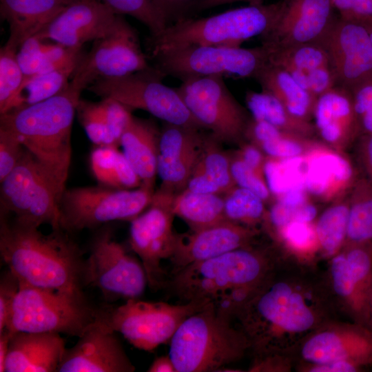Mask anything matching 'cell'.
Masks as SVG:
<instances>
[{
	"instance_id": "cell-61",
	"label": "cell",
	"mask_w": 372,
	"mask_h": 372,
	"mask_svg": "<svg viewBox=\"0 0 372 372\" xmlns=\"http://www.w3.org/2000/svg\"><path fill=\"white\" fill-rule=\"evenodd\" d=\"M367 327L372 332V289L369 300V320Z\"/></svg>"
},
{
	"instance_id": "cell-32",
	"label": "cell",
	"mask_w": 372,
	"mask_h": 372,
	"mask_svg": "<svg viewBox=\"0 0 372 372\" xmlns=\"http://www.w3.org/2000/svg\"><path fill=\"white\" fill-rule=\"evenodd\" d=\"M245 138L258 147L267 157L276 159L304 156L320 141L280 130L254 118L247 127Z\"/></svg>"
},
{
	"instance_id": "cell-49",
	"label": "cell",
	"mask_w": 372,
	"mask_h": 372,
	"mask_svg": "<svg viewBox=\"0 0 372 372\" xmlns=\"http://www.w3.org/2000/svg\"><path fill=\"white\" fill-rule=\"evenodd\" d=\"M24 149L17 136L0 125V181L17 165Z\"/></svg>"
},
{
	"instance_id": "cell-26",
	"label": "cell",
	"mask_w": 372,
	"mask_h": 372,
	"mask_svg": "<svg viewBox=\"0 0 372 372\" xmlns=\"http://www.w3.org/2000/svg\"><path fill=\"white\" fill-rule=\"evenodd\" d=\"M312 118L320 141L339 152H344L361 134L351 92L341 85L316 98Z\"/></svg>"
},
{
	"instance_id": "cell-34",
	"label": "cell",
	"mask_w": 372,
	"mask_h": 372,
	"mask_svg": "<svg viewBox=\"0 0 372 372\" xmlns=\"http://www.w3.org/2000/svg\"><path fill=\"white\" fill-rule=\"evenodd\" d=\"M247 107L254 119L265 121L276 128L308 138H314L313 123L293 115L278 99L262 90L248 91Z\"/></svg>"
},
{
	"instance_id": "cell-22",
	"label": "cell",
	"mask_w": 372,
	"mask_h": 372,
	"mask_svg": "<svg viewBox=\"0 0 372 372\" xmlns=\"http://www.w3.org/2000/svg\"><path fill=\"white\" fill-rule=\"evenodd\" d=\"M135 366L116 332L98 321L65 349L57 372H132Z\"/></svg>"
},
{
	"instance_id": "cell-8",
	"label": "cell",
	"mask_w": 372,
	"mask_h": 372,
	"mask_svg": "<svg viewBox=\"0 0 372 372\" xmlns=\"http://www.w3.org/2000/svg\"><path fill=\"white\" fill-rule=\"evenodd\" d=\"M152 65L165 76L182 81L196 77L255 79L269 63L263 45L253 48L220 45H188L151 54Z\"/></svg>"
},
{
	"instance_id": "cell-11",
	"label": "cell",
	"mask_w": 372,
	"mask_h": 372,
	"mask_svg": "<svg viewBox=\"0 0 372 372\" xmlns=\"http://www.w3.org/2000/svg\"><path fill=\"white\" fill-rule=\"evenodd\" d=\"M0 212L40 227L63 229L61 194L48 174L25 149L14 168L2 180Z\"/></svg>"
},
{
	"instance_id": "cell-43",
	"label": "cell",
	"mask_w": 372,
	"mask_h": 372,
	"mask_svg": "<svg viewBox=\"0 0 372 372\" xmlns=\"http://www.w3.org/2000/svg\"><path fill=\"white\" fill-rule=\"evenodd\" d=\"M76 114L87 137L96 146H119L109 130L100 101L95 103L81 99Z\"/></svg>"
},
{
	"instance_id": "cell-46",
	"label": "cell",
	"mask_w": 372,
	"mask_h": 372,
	"mask_svg": "<svg viewBox=\"0 0 372 372\" xmlns=\"http://www.w3.org/2000/svg\"><path fill=\"white\" fill-rule=\"evenodd\" d=\"M122 152L112 145L96 146L90 161L92 175L99 185L114 188Z\"/></svg>"
},
{
	"instance_id": "cell-50",
	"label": "cell",
	"mask_w": 372,
	"mask_h": 372,
	"mask_svg": "<svg viewBox=\"0 0 372 372\" xmlns=\"http://www.w3.org/2000/svg\"><path fill=\"white\" fill-rule=\"evenodd\" d=\"M109 130L119 145L121 137L133 118L130 108L111 98L100 101Z\"/></svg>"
},
{
	"instance_id": "cell-62",
	"label": "cell",
	"mask_w": 372,
	"mask_h": 372,
	"mask_svg": "<svg viewBox=\"0 0 372 372\" xmlns=\"http://www.w3.org/2000/svg\"><path fill=\"white\" fill-rule=\"evenodd\" d=\"M360 21H362L366 27L372 43V18L365 19L361 20Z\"/></svg>"
},
{
	"instance_id": "cell-45",
	"label": "cell",
	"mask_w": 372,
	"mask_h": 372,
	"mask_svg": "<svg viewBox=\"0 0 372 372\" xmlns=\"http://www.w3.org/2000/svg\"><path fill=\"white\" fill-rule=\"evenodd\" d=\"M52 44L33 36L26 39L18 48L17 56L24 79L45 72L49 68L50 51Z\"/></svg>"
},
{
	"instance_id": "cell-27",
	"label": "cell",
	"mask_w": 372,
	"mask_h": 372,
	"mask_svg": "<svg viewBox=\"0 0 372 372\" xmlns=\"http://www.w3.org/2000/svg\"><path fill=\"white\" fill-rule=\"evenodd\" d=\"M267 49L269 62L285 69L316 97L338 85L328 54L319 42Z\"/></svg>"
},
{
	"instance_id": "cell-19",
	"label": "cell",
	"mask_w": 372,
	"mask_h": 372,
	"mask_svg": "<svg viewBox=\"0 0 372 372\" xmlns=\"http://www.w3.org/2000/svg\"><path fill=\"white\" fill-rule=\"evenodd\" d=\"M319 43L328 54L338 85L351 89L372 75V43L362 21L336 17Z\"/></svg>"
},
{
	"instance_id": "cell-60",
	"label": "cell",
	"mask_w": 372,
	"mask_h": 372,
	"mask_svg": "<svg viewBox=\"0 0 372 372\" xmlns=\"http://www.w3.org/2000/svg\"><path fill=\"white\" fill-rule=\"evenodd\" d=\"M12 333L4 329L0 333V372H5V364Z\"/></svg>"
},
{
	"instance_id": "cell-52",
	"label": "cell",
	"mask_w": 372,
	"mask_h": 372,
	"mask_svg": "<svg viewBox=\"0 0 372 372\" xmlns=\"http://www.w3.org/2000/svg\"><path fill=\"white\" fill-rule=\"evenodd\" d=\"M339 17L361 21L372 18V0H331Z\"/></svg>"
},
{
	"instance_id": "cell-18",
	"label": "cell",
	"mask_w": 372,
	"mask_h": 372,
	"mask_svg": "<svg viewBox=\"0 0 372 372\" xmlns=\"http://www.w3.org/2000/svg\"><path fill=\"white\" fill-rule=\"evenodd\" d=\"M302 369L337 361L372 363V332L355 322L333 320L305 338L290 355Z\"/></svg>"
},
{
	"instance_id": "cell-2",
	"label": "cell",
	"mask_w": 372,
	"mask_h": 372,
	"mask_svg": "<svg viewBox=\"0 0 372 372\" xmlns=\"http://www.w3.org/2000/svg\"><path fill=\"white\" fill-rule=\"evenodd\" d=\"M63 229L49 234L0 213V254L19 284L85 296V260Z\"/></svg>"
},
{
	"instance_id": "cell-9",
	"label": "cell",
	"mask_w": 372,
	"mask_h": 372,
	"mask_svg": "<svg viewBox=\"0 0 372 372\" xmlns=\"http://www.w3.org/2000/svg\"><path fill=\"white\" fill-rule=\"evenodd\" d=\"M209 304L190 301L172 304L132 298L118 307L98 310L96 320L121 333L134 347L152 351L170 341L188 316Z\"/></svg>"
},
{
	"instance_id": "cell-28",
	"label": "cell",
	"mask_w": 372,
	"mask_h": 372,
	"mask_svg": "<svg viewBox=\"0 0 372 372\" xmlns=\"http://www.w3.org/2000/svg\"><path fill=\"white\" fill-rule=\"evenodd\" d=\"M65 349L59 333H12L5 372H57Z\"/></svg>"
},
{
	"instance_id": "cell-55",
	"label": "cell",
	"mask_w": 372,
	"mask_h": 372,
	"mask_svg": "<svg viewBox=\"0 0 372 372\" xmlns=\"http://www.w3.org/2000/svg\"><path fill=\"white\" fill-rule=\"evenodd\" d=\"M196 0H153L167 25L185 17Z\"/></svg>"
},
{
	"instance_id": "cell-39",
	"label": "cell",
	"mask_w": 372,
	"mask_h": 372,
	"mask_svg": "<svg viewBox=\"0 0 372 372\" xmlns=\"http://www.w3.org/2000/svg\"><path fill=\"white\" fill-rule=\"evenodd\" d=\"M269 234L276 242L297 257L320 253L314 222H293Z\"/></svg>"
},
{
	"instance_id": "cell-1",
	"label": "cell",
	"mask_w": 372,
	"mask_h": 372,
	"mask_svg": "<svg viewBox=\"0 0 372 372\" xmlns=\"http://www.w3.org/2000/svg\"><path fill=\"white\" fill-rule=\"evenodd\" d=\"M338 314L323 274L302 261H280L234 318L254 357H290L305 338L338 320Z\"/></svg>"
},
{
	"instance_id": "cell-42",
	"label": "cell",
	"mask_w": 372,
	"mask_h": 372,
	"mask_svg": "<svg viewBox=\"0 0 372 372\" xmlns=\"http://www.w3.org/2000/svg\"><path fill=\"white\" fill-rule=\"evenodd\" d=\"M118 15L132 17L144 24L150 37L160 34L167 26L153 0H99Z\"/></svg>"
},
{
	"instance_id": "cell-17",
	"label": "cell",
	"mask_w": 372,
	"mask_h": 372,
	"mask_svg": "<svg viewBox=\"0 0 372 372\" xmlns=\"http://www.w3.org/2000/svg\"><path fill=\"white\" fill-rule=\"evenodd\" d=\"M174 195L154 192L149 207L130 221V245L145 271L148 287L158 290L167 285L163 260L174 254L177 234L173 231L174 215L171 203Z\"/></svg>"
},
{
	"instance_id": "cell-58",
	"label": "cell",
	"mask_w": 372,
	"mask_h": 372,
	"mask_svg": "<svg viewBox=\"0 0 372 372\" xmlns=\"http://www.w3.org/2000/svg\"><path fill=\"white\" fill-rule=\"evenodd\" d=\"M240 1H247L249 3H260L263 1V0H196L191 6L189 10L192 9L195 12H201Z\"/></svg>"
},
{
	"instance_id": "cell-63",
	"label": "cell",
	"mask_w": 372,
	"mask_h": 372,
	"mask_svg": "<svg viewBox=\"0 0 372 372\" xmlns=\"http://www.w3.org/2000/svg\"><path fill=\"white\" fill-rule=\"evenodd\" d=\"M67 1H68L69 3H70L71 1H74V0H66Z\"/></svg>"
},
{
	"instance_id": "cell-7",
	"label": "cell",
	"mask_w": 372,
	"mask_h": 372,
	"mask_svg": "<svg viewBox=\"0 0 372 372\" xmlns=\"http://www.w3.org/2000/svg\"><path fill=\"white\" fill-rule=\"evenodd\" d=\"M97 312L85 296L19 284L5 329L79 338L95 322Z\"/></svg>"
},
{
	"instance_id": "cell-36",
	"label": "cell",
	"mask_w": 372,
	"mask_h": 372,
	"mask_svg": "<svg viewBox=\"0 0 372 372\" xmlns=\"http://www.w3.org/2000/svg\"><path fill=\"white\" fill-rule=\"evenodd\" d=\"M349 199L347 194L335 200L314 221L320 253L331 258L344 247L347 238Z\"/></svg>"
},
{
	"instance_id": "cell-31",
	"label": "cell",
	"mask_w": 372,
	"mask_h": 372,
	"mask_svg": "<svg viewBox=\"0 0 372 372\" xmlns=\"http://www.w3.org/2000/svg\"><path fill=\"white\" fill-rule=\"evenodd\" d=\"M255 79L262 90L274 96L293 115L311 121L317 97L302 87L287 71L269 62Z\"/></svg>"
},
{
	"instance_id": "cell-53",
	"label": "cell",
	"mask_w": 372,
	"mask_h": 372,
	"mask_svg": "<svg viewBox=\"0 0 372 372\" xmlns=\"http://www.w3.org/2000/svg\"><path fill=\"white\" fill-rule=\"evenodd\" d=\"M235 154L250 168L265 177V170L267 156L254 144L245 141L239 145Z\"/></svg>"
},
{
	"instance_id": "cell-21",
	"label": "cell",
	"mask_w": 372,
	"mask_h": 372,
	"mask_svg": "<svg viewBox=\"0 0 372 372\" xmlns=\"http://www.w3.org/2000/svg\"><path fill=\"white\" fill-rule=\"evenodd\" d=\"M331 0H287L273 28L260 37L262 45L279 48L318 43L335 19Z\"/></svg>"
},
{
	"instance_id": "cell-25",
	"label": "cell",
	"mask_w": 372,
	"mask_h": 372,
	"mask_svg": "<svg viewBox=\"0 0 372 372\" xmlns=\"http://www.w3.org/2000/svg\"><path fill=\"white\" fill-rule=\"evenodd\" d=\"M304 186L313 199L332 203L354 184L353 166L343 152L320 141L304 156Z\"/></svg>"
},
{
	"instance_id": "cell-56",
	"label": "cell",
	"mask_w": 372,
	"mask_h": 372,
	"mask_svg": "<svg viewBox=\"0 0 372 372\" xmlns=\"http://www.w3.org/2000/svg\"><path fill=\"white\" fill-rule=\"evenodd\" d=\"M359 155L372 180V134H363L360 141Z\"/></svg>"
},
{
	"instance_id": "cell-14",
	"label": "cell",
	"mask_w": 372,
	"mask_h": 372,
	"mask_svg": "<svg viewBox=\"0 0 372 372\" xmlns=\"http://www.w3.org/2000/svg\"><path fill=\"white\" fill-rule=\"evenodd\" d=\"M150 66L136 30L117 14L110 30L83 53L70 84L82 92L99 79L127 75Z\"/></svg>"
},
{
	"instance_id": "cell-47",
	"label": "cell",
	"mask_w": 372,
	"mask_h": 372,
	"mask_svg": "<svg viewBox=\"0 0 372 372\" xmlns=\"http://www.w3.org/2000/svg\"><path fill=\"white\" fill-rule=\"evenodd\" d=\"M231 169L237 186L255 193L266 204H271L274 201L266 178L247 165L235 152L231 154Z\"/></svg>"
},
{
	"instance_id": "cell-59",
	"label": "cell",
	"mask_w": 372,
	"mask_h": 372,
	"mask_svg": "<svg viewBox=\"0 0 372 372\" xmlns=\"http://www.w3.org/2000/svg\"><path fill=\"white\" fill-rule=\"evenodd\" d=\"M148 372H177L169 355L156 358L147 369Z\"/></svg>"
},
{
	"instance_id": "cell-29",
	"label": "cell",
	"mask_w": 372,
	"mask_h": 372,
	"mask_svg": "<svg viewBox=\"0 0 372 372\" xmlns=\"http://www.w3.org/2000/svg\"><path fill=\"white\" fill-rule=\"evenodd\" d=\"M160 132L152 120L133 116L119 142L141 185L152 190L157 175Z\"/></svg>"
},
{
	"instance_id": "cell-12",
	"label": "cell",
	"mask_w": 372,
	"mask_h": 372,
	"mask_svg": "<svg viewBox=\"0 0 372 372\" xmlns=\"http://www.w3.org/2000/svg\"><path fill=\"white\" fill-rule=\"evenodd\" d=\"M164 77L151 65L127 75L99 79L87 90L101 99H115L131 110L146 111L165 123L203 130L177 89L163 83Z\"/></svg>"
},
{
	"instance_id": "cell-51",
	"label": "cell",
	"mask_w": 372,
	"mask_h": 372,
	"mask_svg": "<svg viewBox=\"0 0 372 372\" xmlns=\"http://www.w3.org/2000/svg\"><path fill=\"white\" fill-rule=\"evenodd\" d=\"M19 289V282L9 270L1 277L0 281V333L6 327L11 307Z\"/></svg>"
},
{
	"instance_id": "cell-35",
	"label": "cell",
	"mask_w": 372,
	"mask_h": 372,
	"mask_svg": "<svg viewBox=\"0 0 372 372\" xmlns=\"http://www.w3.org/2000/svg\"><path fill=\"white\" fill-rule=\"evenodd\" d=\"M83 54L62 66L24 79L6 112L41 102L65 90Z\"/></svg>"
},
{
	"instance_id": "cell-41",
	"label": "cell",
	"mask_w": 372,
	"mask_h": 372,
	"mask_svg": "<svg viewBox=\"0 0 372 372\" xmlns=\"http://www.w3.org/2000/svg\"><path fill=\"white\" fill-rule=\"evenodd\" d=\"M17 50L8 42L0 49V114L9 110L24 81Z\"/></svg>"
},
{
	"instance_id": "cell-23",
	"label": "cell",
	"mask_w": 372,
	"mask_h": 372,
	"mask_svg": "<svg viewBox=\"0 0 372 372\" xmlns=\"http://www.w3.org/2000/svg\"><path fill=\"white\" fill-rule=\"evenodd\" d=\"M258 234V229L227 220L187 234H177L175 249L169 259L172 274L193 263L252 245Z\"/></svg>"
},
{
	"instance_id": "cell-40",
	"label": "cell",
	"mask_w": 372,
	"mask_h": 372,
	"mask_svg": "<svg viewBox=\"0 0 372 372\" xmlns=\"http://www.w3.org/2000/svg\"><path fill=\"white\" fill-rule=\"evenodd\" d=\"M219 143L211 134L206 135L198 163L225 195L236 185L231 174V154L223 151Z\"/></svg>"
},
{
	"instance_id": "cell-30",
	"label": "cell",
	"mask_w": 372,
	"mask_h": 372,
	"mask_svg": "<svg viewBox=\"0 0 372 372\" xmlns=\"http://www.w3.org/2000/svg\"><path fill=\"white\" fill-rule=\"evenodd\" d=\"M68 3L66 0H0L1 16L9 25L7 42L18 49Z\"/></svg>"
},
{
	"instance_id": "cell-4",
	"label": "cell",
	"mask_w": 372,
	"mask_h": 372,
	"mask_svg": "<svg viewBox=\"0 0 372 372\" xmlns=\"http://www.w3.org/2000/svg\"><path fill=\"white\" fill-rule=\"evenodd\" d=\"M81 92L69 83L51 98L0 114V125L17 136L61 196L66 189L72 124Z\"/></svg>"
},
{
	"instance_id": "cell-38",
	"label": "cell",
	"mask_w": 372,
	"mask_h": 372,
	"mask_svg": "<svg viewBox=\"0 0 372 372\" xmlns=\"http://www.w3.org/2000/svg\"><path fill=\"white\" fill-rule=\"evenodd\" d=\"M224 200L227 220L256 229L263 224L267 204L255 193L236 185L224 195Z\"/></svg>"
},
{
	"instance_id": "cell-57",
	"label": "cell",
	"mask_w": 372,
	"mask_h": 372,
	"mask_svg": "<svg viewBox=\"0 0 372 372\" xmlns=\"http://www.w3.org/2000/svg\"><path fill=\"white\" fill-rule=\"evenodd\" d=\"M360 369L356 364L348 361H337L309 368L307 371L312 372H353Z\"/></svg>"
},
{
	"instance_id": "cell-3",
	"label": "cell",
	"mask_w": 372,
	"mask_h": 372,
	"mask_svg": "<svg viewBox=\"0 0 372 372\" xmlns=\"http://www.w3.org/2000/svg\"><path fill=\"white\" fill-rule=\"evenodd\" d=\"M280 261L269 249L252 245L189 265L173 274L167 285L183 302L211 303L233 319Z\"/></svg>"
},
{
	"instance_id": "cell-37",
	"label": "cell",
	"mask_w": 372,
	"mask_h": 372,
	"mask_svg": "<svg viewBox=\"0 0 372 372\" xmlns=\"http://www.w3.org/2000/svg\"><path fill=\"white\" fill-rule=\"evenodd\" d=\"M349 199V211L344 245L372 243V183L364 180L355 182Z\"/></svg>"
},
{
	"instance_id": "cell-20",
	"label": "cell",
	"mask_w": 372,
	"mask_h": 372,
	"mask_svg": "<svg viewBox=\"0 0 372 372\" xmlns=\"http://www.w3.org/2000/svg\"><path fill=\"white\" fill-rule=\"evenodd\" d=\"M116 15L99 0H74L36 36L65 48H82L84 43L104 37L112 28Z\"/></svg>"
},
{
	"instance_id": "cell-13",
	"label": "cell",
	"mask_w": 372,
	"mask_h": 372,
	"mask_svg": "<svg viewBox=\"0 0 372 372\" xmlns=\"http://www.w3.org/2000/svg\"><path fill=\"white\" fill-rule=\"evenodd\" d=\"M176 89L194 119L219 142L240 145L245 141L252 116L231 94L223 77L191 78Z\"/></svg>"
},
{
	"instance_id": "cell-5",
	"label": "cell",
	"mask_w": 372,
	"mask_h": 372,
	"mask_svg": "<svg viewBox=\"0 0 372 372\" xmlns=\"http://www.w3.org/2000/svg\"><path fill=\"white\" fill-rule=\"evenodd\" d=\"M286 2L249 3L206 17H182L168 25L160 34L150 37V55L188 45L240 47L245 41L261 37L270 30Z\"/></svg>"
},
{
	"instance_id": "cell-48",
	"label": "cell",
	"mask_w": 372,
	"mask_h": 372,
	"mask_svg": "<svg viewBox=\"0 0 372 372\" xmlns=\"http://www.w3.org/2000/svg\"><path fill=\"white\" fill-rule=\"evenodd\" d=\"M362 134H372V75L349 89Z\"/></svg>"
},
{
	"instance_id": "cell-24",
	"label": "cell",
	"mask_w": 372,
	"mask_h": 372,
	"mask_svg": "<svg viewBox=\"0 0 372 372\" xmlns=\"http://www.w3.org/2000/svg\"><path fill=\"white\" fill-rule=\"evenodd\" d=\"M202 130L165 123L158 143L157 174L172 188L184 187L198 163L206 135Z\"/></svg>"
},
{
	"instance_id": "cell-54",
	"label": "cell",
	"mask_w": 372,
	"mask_h": 372,
	"mask_svg": "<svg viewBox=\"0 0 372 372\" xmlns=\"http://www.w3.org/2000/svg\"><path fill=\"white\" fill-rule=\"evenodd\" d=\"M184 189L195 193L224 195L220 188L206 174L198 162Z\"/></svg>"
},
{
	"instance_id": "cell-16",
	"label": "cell",
	"mask_w": 372,
	"mask_h": 372,
	"mask_svg": "<svg viewBox=\"0 0 372 372\" xmlns=\"http://www.w3.org/2000/svg\"><path fill=\"white\" fill-rule=\"evenodd\" d=\"M329 258L323 275L337 312L344 313L353 322L367 327L372 289V243L345 245Z\"/></svg>"
},
{
	"instance_id": "cell-6",
	"label": "cell",
	"mask_w": 372,
	"mask_h": 372,
	"mask_svg": "<svg viewBox=\"0 0 372 372\" xmlns=\"http://www.w3.org/2000/svg\"><path fill=\"white\" fill-rule=\"evenodd\" d=\"M231 320L211 303L188 316L169 341L168 355L177 372L220 371L240 360L250 344Z\"/></svg>"
},
{
	"instance_id": "cell-15",
	"label": "cell",
	"mask_w": 372,
	"mask_h": 372,
	"mask_svg": "<svg viewBox=\"0 0 372 372\" xmlns=\"http://www.w3.org/2000/svg\"><path fill=\"white\" fill-rule=\"evenodd\" d=\"M85 286L98 288L107 298H138L147 280L140 261L118 242L110 229L99 231L94 238L85 260Z\"/></svg>"
},
{
	"instance_id": "cell-44",
	"label": "cell",
	"mask_w": 372,
	"mask_h": 372,
	"mask_svg": "<svg viewBox=\"0 0 372 372\" xmlns=\"http://www.w3.org/2000/svg\"><path fill=\"white\" fill-rule=\"evenodd\" d=\"M318 214L313 201L300 206H289L274 200L267 209L262 225L270 234L293 222H314Z\"/></svg>"
},
{
	"instance_id": "cell-33",
	"label": "cell",
	"mask_w": 372,
	"mask_h": 372,
	"mask_svg": "<svg viewBox=\"0 0 372 372\" xmlns=\"http://www.w3.org/2000/svg\"><path fill=\"white\" fill-rule=\"evenodd\" d=\"M171 209L191 230L205 228L227 220L224 196L195 193L187 189L174 195Z\"/></svg>"
},
{
	"instance_id": "cell-10",
	"label": "cell",
	"mask_w": 372,
	"mask_h": 372,
	"mask_svg": "<svg viewBox=\"0 0 372 372\" xmlns=\"http://www.w3.org/2000/svg\"><path fill=\"white\" fill-rule=\"evenodd\" d=\"M154 194L142 185L134 189L101 185L66 188L59 204L61 227L72 232L112 221H131L149 207Z\"/></svg>"
}]
</instances>
